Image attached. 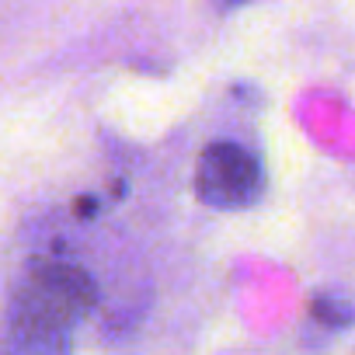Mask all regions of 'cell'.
<instances>
[{
  "label": "cell",
  "mask_w": 355,
  "mask_h": 355,
  "mask_svg": "<svg viewBox=\"0 0 355 355\" xmlns=\"http://www.w3.org/2000/svg\"><path fill=\"white\" fill-rule=\"evenodd\" d=\"M227 8H237V4H248V0H223Z\"/></svg>",
  "instance_id": "cell-4"
},
{
  "label": "cell",
  "mask_w": 355,
  "mask_h": 355,
  "mask_svg": "<svg viewBox=\"0 0 355 355\" xmlns=\"http://www.w3.org/2000/svg\"><path fill=\"white\" fill-rule=\"evenodd\" d=\"M196 189L206 206L244 209L261 196V164L241 143H209L196 167Z\"/></svg>",
  "instance_id": "cell-2"
},
{
  "label": "cell",
  "mask_w": 355,
  "mask_h": 355,
  "mask_svg": "<svg viewBox=\"0 0 355 355\" xmlns=\"http://www.w3.org/2000/svg\"><path fill=\"white\" fill-rule=\"evenodd\" d=\"M313 317L324 320V324H348L352 320V310L341 300H317L313 303Z\"/></svg>",
  "instance_id": "cell-3"
},
{
  "label": "cell",
  "mask_w": 355,
  "mask_h": 355,
  "mask_svg": "<svg viewBox=\"0 0 355 355\" xmlns=\"http://www.w3.org/2000/svg\"><path fill=\"white\" fill-rule=\"evenodd\" d=\"M91 303H94V286L84 268L70 261H39L18 286L8 324L49 334H70L77 320L91 310Z\"/></svg>",
  "instance_id": "cell-1"
}]
</instances>
